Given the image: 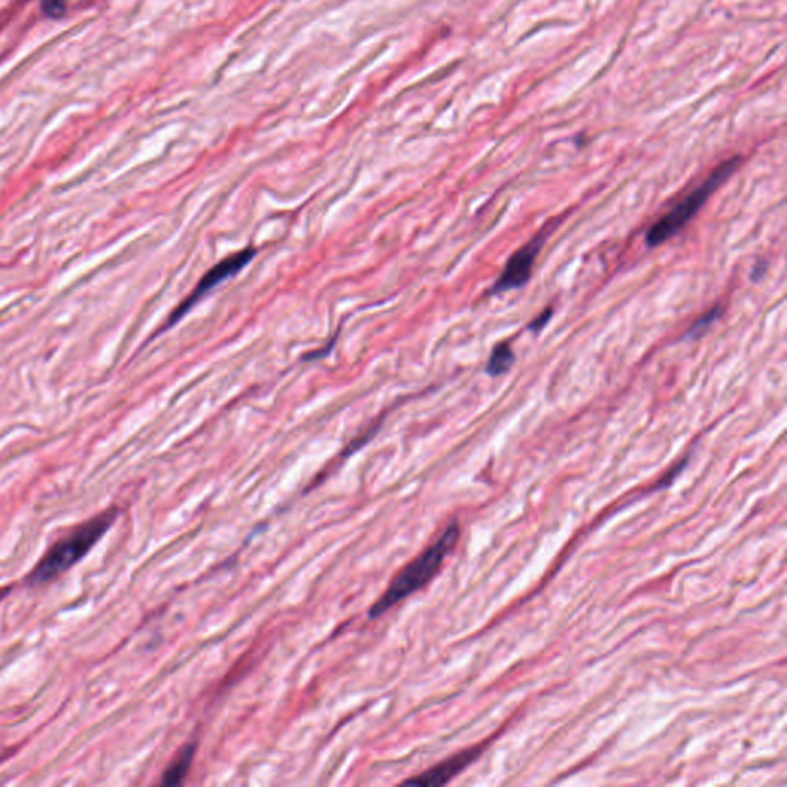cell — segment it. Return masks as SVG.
<instances>
[{
	"instance_id": "7",
	"label": "cell",
	"mask_w": 787,
	"mask_h": 787,
	"mask_svg": "<svg viewBox=\"0 0 787 787\" xmlns=\"http://www.w3.org/2000/svg\"><path fill=\"white\" fill-rule=\"evenodd\" d=\"M195 754H197V743H186L180 749L173 762L169 763V766L165 769L162 775V786H179L185 782V778L190 773L193 762H194Z\"/></svg>"
},
{
	"instance_id": "11",
	"label": "cell",
	"mask_w": 787,
	"mask_h": 787,
	"mask_svg": "<svg viewBox=\"0 0 787 787\" xmlns=\"http://www.w3.org/2000/svg\"><path fill=\"white\" fill-rule=\"evenodd\" d=\"M551 318H553V309L547 308V309H545L538 318H534V320L527 325V329L532 331V333H540L543 327H546L547 322L551 320Z\"/></svg>"
},
{
	"instance_id": "12",
	"label": "cell",
	"mask_w": 787,
	"mask_h": 787,
	"mask_svg": "<svg viewBox=\"0 0 787 787\" xmlns=\"http://www.w3.org/2000/svg\"><path fill=\"white\" fill-rule=\"evenodd\" d=\"M767 265L766 263H757V265L754 266V270L751 272V279L754 281L762 280L764 274H766Z\"/></svg>"
},
{
	"instance_id": "4",
	"label": "cell",
	"mask_w": 787,
	"mask_h": 787,
	"mask_svg": "<svg viewBox=\"0 0 787 787\" xmlns=\"http://www.w3.org/2000/svg\"><path fill=\"white\" fill-rule=\"evenodd\" d=\"M256 256V248L248 246L245 250L237 251L234 254L225 257L223 261H220L217 265L213 266L210 271L204 274V277L200 279L199 283L195 285L190 296L186 297L184 302L180 303L179 307L175 308L173 314L169 316L168 320L165 323L164 329L175 327V323L180 322L208 292L219 287L220 283H223V281L228 280L231 277H234L235 274H239L242 270H245L246 266L250 265V261Z\"/></svg>"
},
{
	"instance_id": "8",
	"label": "cell",
	"mask_w": 787,
	"mask_h": 787,
	"mask_svg": "<svg viewBox=\"0 0 787 787\" xmlns=\"http://www.w3.org/2000/svg\"><path fill=\"white\" fill-rule=\"evenodd\" d=\"M514 362H516V354L512 351L509 342L498 343L489 356V360L486 365V373L489 374L491 377H500L512 368Z\"/></svg>"
},
{
	"instance_id": "2",
	"label": "cell",
	"mask_w": 787,
	"mask_h": 787,
	"mask_svg": "<svg viewBox=\"0 0 787 787\" xmlns=\"http://www.w3.org/2000/svg\"><path fill=\"white\" fill-rule=\"evenodd\" d=\"M118 507H109L102 514L88 520L87 523L77 526L71 534H68L67 537L59 540L54 546L48 549V553L28 575V583L39 586L52 582L61 574L67 573L68 569H71L83 557H87V554L98 545L108 529L113 526L114 522L118 520Z\"/></svg>"
},
{
	"instance_id": "6",
	"label": "cell",
	"mask_w": 787,
	"mask_h": 787,
	"mask_svg": "<svg viewBox=\"0 0 787 787\" xmlns=\"http://www.w3.org/2000/svg\"><path fill=\"white\" fill-rule=\"evenodd\" d=\"M481 754V747H470L466 751L459 752L445 762L439 763L437 766L431 767L428 771L420 773L417 777L409 778L403 784L411 786H443L450 780H454L459 773H463L466 767L476 762Z\"/></svg>"
},
{
	"instance_id": "1",
	"label": "cell",
	"mask_w": 787,
	"mask_h": 787,
	"mask_svg": "<svg viewBox=\"0 0 787 787\" xmlns=\"http://www.w3.org/2000/svg\"><path fill=\"white\" fill-rule=\"evenodd\" d=\"M460 534L459 520L454 518L430 546L422 551L412 562H409L394 577L386 591L369 609L368 619L377 620L384 617L388 611L430 583L431 580L440 573L446 558L454 551L457 543L460 540Z\"/></svg>"
},
{
	"instance_id": "5",
	"label": "cell",
	"mask_w": 787,
	"mask_h": 787,
	"mask_svg": "<svg viewBox=\"0 0 787 787\" xmlns=\"http://www.w3.org/2000/svg\"><path fill=\"white\" fill-rule=\"evenodd\" d=\"M551 232H553V228L549 226L547 230L540 231L536 237H532L526 245H523L520 250H517L512 254L511 259L507 261L505 270L501 272L500 277L497 279L496 283L492 285L489 292L491 294H501V292L520 289V288L525 287L529 279H531L532 270H534L538 254H540L543 245L546 243L547 235L551 234Z\"/></svg>"
},
{
	"instance_id": "3",
	"label": "cell",
	"mask_w": 787,
	"mask_h": 787,
	"mask_svg": "<svg viewBox=\"0 0 787 787\" xmlns=\"http://www.w3.org/2000/svg\"><path fill=\"white\" fill-rule=\"evenodd\" d=\"M742 162L740 156H734L731 159L725 160L718 165L711 175H707L703 184L698 185L696 190L690 191L685 199L675 204L674 208L666 213L661 219L657 220L646 232V245L650 248H657L669 241L670 237L678 234L690 220L694 219L703 204L716 193L721 185L725 184Z\"/></svg>"
},
{
	"instance_id": "9",
	"label": "cell",
	"mask_w": 787,
	"mask_h": 787,
	"mask_svg": "<svg viewBox=\"0 0 787 787\" xmlns=\"http://www.w3.org/2000/svg\"><path fill=\"white\" fill-rule=\"evenodd\" d=\"M721 314H723V307L721 305H716V307L709 309L690 327L689 331L686 333V338H690V340L700 338L721 318Z\"/></svg>"
},
{
	"instance_id": "10",
	"label": "cell",
	"mask_w": 787,
	"mask_h": 787,
	"mask_svg": "<svg viewBox=\"0 0 787 787\" xmlns=\"http://www.w3.org/2000/svg\"><path fill=\"white\" fill-rule=\"evenodd\" d=\"M68 0H42L41 10L50 19H61L67 13Z\"/></svg>"
}]
</instances>
